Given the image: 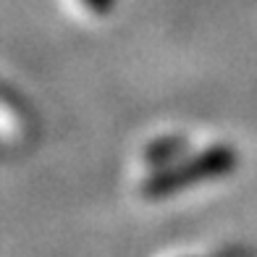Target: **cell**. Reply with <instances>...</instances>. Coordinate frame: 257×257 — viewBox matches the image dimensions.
Returning <instances> with one entry per match:
<instances>
[{"label": "cell", "instance_id": "1", "mask_svg": "<svg viewBox=\"0 0 257 257\" xmlns=\"http://www.w3.org/2000/svg\"><path fill=\"white\" fill-rule=\"evenodd\" d=\"M233 168V153L228 147H213L207 153L192 158L189 163H181L179 168H171V171H163L158 176H153L145 186H142V194L147 197H168V194H176L186 186H192L197 181H207V179H218L228 173Z\"/></svg>", "mask_w": 257, "mask_h": 257}, {"label": "cell", "instance_id": "2", "mask_svg": "<svg viewBox=\"0 0 257 257\" xmlns=\"http://www.w3.org/2000/svg\"><path fill=\"white\" fill-rule=\"evenodd\" d=\"M84 3H87L92 11H97V14H105V11L113 6V0H84Z\"/></svg>", "mask_w": 257, "mask_h": 257}]
</instances>
